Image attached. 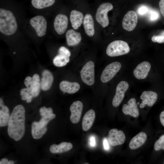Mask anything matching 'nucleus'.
Returning a JSON list of instances; mask_svg holds the SVG:
<instances>
[{
	"label": "nucleus",
	"instance_id": "1",
	"mask_svg": "<svg viewBox=\"0 0 164 164\" xmlns=\"http://www.w3.org/2000/svg\"><path fill=\"white\" fill-rule=\"evenodd\" d=\"M25 112L24 106L21 104L14 108L8 124L9 136L15 141H18L23 136L25 132Z\"/></svg>",
	"mask_w": 164,
	"mask_h": 164
},
{
	"label": "nucleus",
	"instance_id": "2",
	"mask_svg": "<svg viewBox=\"0 0 164 164\" xmlns=\"http://www.w3.org/2000/svg\"><path fill=\"white\" fill-rule=\"evenodd\" d=\"M17 24L13 13L10 11L0 9V31L6 35H12L15 33Z\"/></svg>",
	"mask_w": 164,
	"mask_h": 164
},
{
	"label": "nucleus",
	"instance_id": "3",
	"mask_svg": "<svg viewBox=\"0 0 164 164\" xmlns=\"http://www.w3.org/2000/svg\"><path fill=\"white\" fill-rule=\"evenodd\" d=\"M55 117V114L48 113L42 117L39 122H33L31 126V133L33 138L37 139L41 138L47 131V125L49 122Z\"/></svg>",
	"mask_w": 164,
	"mask_h": 164
},
{
	"label": "nucleus",
	"instance_id": "4",
	"mask_svg": "<svg viewBox=\"0 0 164 164\" xmlns=\"http://www.w3.org/2000/svg\"><path fill=\"white\" fill-rule=\"evenodd\" d=\"M130 51V47L127 42L121 40H116L108 45L106 53L109 56L115 57L127 54Z\"/></svg>",
	"mask_w": 164,
	"mask_h": 164
},
{
	"label": "nucleus",
	"instance_id": "5",
	"mask_svg": "<svg viewBox=\"0 0 164 164\" xmlns=\"http://www.w3.org/2000/svg\"><path fill=\"white\" fill-rule=\"evenodd\" d=\"M113 8L111 3L107 2L101 4L97 9L96 14V19L103 27L105 28L108 26L109 20L107 13Z\"/></svg>",
	"mask_w": 164,
	"mask_h": 164
},
{
	"label": "nucleus",
	"instance_id": "6",
	"mask_svg": "<svg viewBox=\"0 0 164 164\" xmlns=\"http://www.w3.org/2000/svg\"><path fill=\"white\" fill-rule=\"evenodd\" d=\"M82 80L86 84L91 86L95 81L94 64L92 61L87 62L80 71Z\"/></svg>",
	"mask_w": 164,
	"mask_h": 164
},
{
	"label": "nucleus",
	"instance_id": "7",
	"mask_svg": "<svg viewBox=\"0 0 164 164\" xmlns=\"http://www.w3.org/2000/svg\"><path fill=\"white\" fill-rule=\"evenodd\" d=\"M24 84L33 97L39 95L41 85L39 76L38 74H35L32 77H27L25 79Z\"/></svg>",
	"mask_w": 164,
	"mask_h": 164
},
{
	"label": "nucleus",
	"instance_id": "8",
	"mask_svg": "<svg viewBox=\"0 0 164 164\" xmlns=\"http://www.w3.org/2000/svg\"><path fill=\"white\" fill-rule=\"evenodd\" d=\"M121 67V64L119 62H114L108 65L102 72L101 80L104 83L111 80L119 71Z\"/></svg>",
	"mask_w": 164,
	"mask_h": 164
},
{
	"label": "nucleus",
	"instance_id": "9",
	"mask_svg": "<svg viewBox=\"0 0 164 164\" xmlns=\"http://www.w3.org/2000/svg\"><path fill=\"white\" fill-rule=\"evenodd\" d=\"M30 22L31 26L35 29L38 36L42 37L45 35L47 22L43 16L42 15L36 16L30 19Z\"/></svg>",
	"mask_w": 164,
	"mask_h": 164
},
{
	"label": "nucleus",
	"instance_id": "10",
	"mask_svg": "<svg viewBox=\"0 0 164 164\" xmlns=\"http://www.w3.org/2000/svg\"><path fill=\"white\" fill-rule=\"evenodd\" d=\"M138 20L136 12L133 11H128L125 15L122 21L123 28L128 31L133 30L136 27Z\"/></svg>",
	"mask_w": 164,
	"mask_h": 164
},
{
	"label": "nucleus",
	"instance_id": "11",
	"mask_svg": "<svg viewBox=\"0 0 164 164\" xmlns=\"http://www.w3.org/2000/svg\"><path fill=\"white\" fill-rule=\"evenodd\" d=\"M129 87V84L126 81H122L118 84L116 90V94L112 101V105L115 107H118L124 97L125 92Z\"/></svg>",
	"mask_w": 164,
	"mask_h": 164
},
{
	"label": "nucleus",
	"instance_id": "12",
	"mask_svg": "<svg viewBox=\"0 0 164 164\" xmlns=\"http://www.w3.org/2000/svg\"><path fill=\"white\" fill-rule=\"evenodd\" d=\"M125 136L124 132L116 128L110 130L108 134V140L110 144L116 146L123 144L125 140Z\"/></svg>",
	"mask_w": 164,
	"mask_h": 164
},
{
	"label": "nucleus",
	"instance_id": "13",
	"mask_svg": "<svg viewBox=\"0 0 164 164\" xmlns=\"http://www.w3.org/2000/svg\"><path fill=\"white\" fill-rule=\"evenodd\" d=\"M83 108V104L80 101L73 102L71 105L70 108L71 113L70 119L73 123L77 124L79 121Z\"/></svg>",
	"mask_w": 164,
	"mask_h": 164
},
{
	"label": "nucleus",
	"instance_id": "14",
	"mask_svg": "<svg viewBox=\"0 0 164 164\" xmlns=\"http://www.w3.org/2000/svg\"><path fill=\"white\" fill-rule=\"evenodd\" d=\"M68 24V19L66 15L59 14L55 17L54 26L56 32L59 35L64 33L66 31Z\"/></svg>",
	"mask_w": 164,
	"mask_h": 164
},
{
	"label": "nucleus",
	"instance_id": "15",
	"mask_svg": "<svg viewBox=\"0 0 164 164\" xmlns=\"http://www.w3.org/2000/svg\"><path fill=\"white\" fill-rule=\"evenodd\" d=\"M158 98L157 94L152 91H144L142 92L140 98L142 100L140 105L141 108H143L146 105L152 106L155 103Z\"/></svg>",
	"mask_w": 164,
	"mask_h": 164
},
{
	"label": "nucleus",
	"instance_id": "16",
	"mask_svg": "<svg viewBox=\"0 0 164 164\" xmlns=\"http://www.w3.org/2000/svg\"><path fill=\"white\" fill-rule=\"evenodd\" d=\"M151 67L150 63L145 61L138 64L133 71L135 77L138 79H143L147 76Z\"/></svg>",
	"mask_w": 164,
	"mask_h": 164
},
{
	"label": "nucleus",
	"instance_id": "17",
	"mask_svg": "<svg viewBox=\"0 0 164 164\" xmlns=\"http://www.w3.org/2000/svg\"><path fill=\"white\" fill-rule=\"evenodd\" d=\"M122 111L125 115H129L135 118L138 117L139 115V111L135 99L132 98L128 101L127 104H124Z\"/></svg>",
	"mask_w": 164,
	"mask_h": 164
},
{
	"label": "nucleus",
	"instance_id": "18",
	"mask_svg": "<svg viewBox=\"0 0 164 164\" xmlns=\"http://www.w3.org/2000/svg\"><path fill=\"white\" fill-rule=\"evenodd\" d=\"M147 138V135L145 132H140L131 139L129 144V148L132 150L139 148L145 143Z\"/></svg>",
	"mask_w": 164,
	"mask_h": 164
},
{
	"label": "nucleus",
	"instance_id": "19",
	"mask_svg": "<svg viewBox=\"0 0 164 164\" xmlns=\"http://www.w3.org/2000/svg\"><path fill=\"white\" fill-rule=\"evenodd\" d=\"M53 81V77L52 73L48 70H44L42 73L40 81L41 89L44 91L49 90Z\"/></svg>",
	"mask_w": 164,
	"mask_h": 164
},
{
	"label": "nucleus",
	"instance_id": "20",
	"mask_svg": "<svg viewBox=\"0 0 164 164\" xmlns=\"http://www.w3.org/2000/svg\"><path fill=\"white\" fill-rule=\"evenodd\" d=\"M59 87L60 90L64 93L73 94L79 90L80 86L77 82L63 80L60 83Z\"/></svg>",
	"mask_w": 164,
	"mask_h": 164
},
{
	"label": "nucleus",
	"instance_id": "21",
	"mask_svg": "<svg viewBox=\"0 0 164 164\" xmlns=\"http://www.w3.org/2000/svg\"><path fill=\"white\" fill-rule=\"evenodd\" d=\"M66 37L67 44L69 46L77 45L82 39L80 33L73 29H70L67 32Z\"/></svg>",
	"mask_w": 164,
	"mask_h": 164
},
{
	"label": "nucleus",
	"instance_id": "22",
	"mask_svg": "<svg viewBox=\"0 0 164 164\" xmlns=\"http://www.w3.org/2000/svg\"><path fill=\"white\" fill-rule=\"evenodd\" d=\"M95 113L93 109L88 110L84 114L82 122L83 130L84 131L88 130L91 128L95 119Z\"/></svg>",
	"mask_w": 164,
	"mask_h": 164
},
{
	"label": "nucleus",
	"instance_id": "23",
	"mask_svg": "<svg viewBox=\"0 0 164 164\" xmlns=\"http://www.w3.org/2000/svg\"><path fill=\"white\" fill-rule=\"evenodd\" d=\"M83 19L84 15L81 12L76 10H73L71 12L70 20L72 26L74 29H77L80 27Z\"/></svg>",
	"mask_w": 164,
	"mask_h": 164
},
{
	"label": "nucleus",
	"instance_id": "24",
	"mask_svg": "<svg viewBox=\"0 0 164 164\" xmlns=\"http://www.w3.org/2000/svg\"><path fill=\"white\" fill-rule=\"evenodd\" d=\"M83 26L86 34L89 36H93L95 32L94 24L92 16L86 14L84 19Z\"/></svg>",
	"mask_w": 164,
	"mask_h": 164
},
{
	"label": "nucleus",
	"instance_id": "25",
	"mask_svg": "<svg viewBox=\"0 0 164 164\" xmlns=\"http://www.w3.org/2000/svg\"><path fill=\"white\" fill-rule=\"evenodd\" d=\"M73 148V145L70 142H63L58 145L53 144L50 148V152L52 153H60L67 152Z\"/></svg>",
	"mask_w": 164,
	"mask_h": 164
},
{
	"label": "nucleus",
	"instance_id": "26",
	"mask_svg": "<svg viewBox=\"0 0 164 164\" xmlns=\"http://www.w3.org/2000/svg\"><path fill=\"white\" fill-rule=\"evenodd\" d=\"M10 117L8 107L5 105L0 107V126H5L8 125Z\"/></svg>",
	"mask_w": 164,
	"mask_h": 164
},
{
	"label": "nucleus",
	"instance_id": "27",
	"mask_svg": "<svg viewBox=\"0 0 164 164\" xmlns=\"http://www.w3.org/2000/svg\"><path fill=\"white\" fill-rule=\"evenodd\" d=\"M55 0H32L31 3L35 8L41 9L53 5Z\"/></svg>",
	"mask_w": 164,
	"mask_h": 164
},
{
	"label": "nucleus",
	"instance_id": "28",
	"mask_svg": "<svg viewBox=\"0 0 164 164\" xmlns=\"http://www.w3.org/2000/svg\"><path fill=\"white\" fill-rule=\"evenodd\" d=\"M70 61L69 57L58 54L56 56L53 60L54 65L57 67H62L66 65Z\"/></svg>",
	"mask_w": 164,
	"mask_h": 164
},
{
	"label": "nucleus",
	"instance_id": "29",
	"mask_svg": "<svg viewBox=\"0 0 164 164\" xmlns=\"http://www.w3.org/2000/svg\"><path fill=\"white\" fill-rule=\"evenodd\" d=\"M20 94L22 100H26L27 103H30L32 101L33 97L26 88L22 89L21 90Z\"/></svg>",
	"mask_w": 164,
	"mask_h": 164
},
{
	"label": "nucleus",
	"instance_id": "30",
	"mask_svg": "<svg viewBox=\"0 0 164 164\" xmlns=\"http://www.w3.org/2000/svg\"><path fill=\"white\" fill-rule=\"evenodd\" d=\"M154 149L156 151L161 149L164 150V135L156 141L154 145Z\"/></svg>",
	"mask_w": 164,
	"mask_h": 164
},
{
	"label": "nucleus",
	"instance_id": "31",
	"mask_svg": "<svg viewBox=\"0 0 164 164\" xmlns=\"http://www.w3.org/2000/svg\"><path fill=\"white\" fill-rule=\"evenodd\" d=\"M151 39L154 42H157L158 43H164V30L162 31L159 35H153Z\"/></svg>",
	"mask_w": 164,
	"mask_h": 164
},
{
	"label": "nucleus",
	"instance_id": "32",
	"mask_svg": "<svg viewBox=\"0 0 164 164\" xmlns=\"http://www.w3.org/2000/svg\"><path fill=\"white\" fill-rule=\"evenodd\" d=\"M149 18L152 21H155L158 20L159 17V12L155 10H152L149 12Z\"/></svg>",
	"mask_w": 164,
	"mask_h": 164
},
{
	"label": "nucleus",
	"instance_id": "33",
	"mask_svg": "<svg viewBox=\"0 0 164 164\" xmlns=\"http://www.w3.org/2000/svg\"><path fill=\"white\" fill-rule=\"evenodd\" d=\"M59 54L70 57L71 55L70 51L66 47L62 46L60 47L58 50Z\"/></svg>",
	"mask_w": 164,
	"mask_h": 164
},
{
	"label": "nucleus",
	"instance_id": "34",
	"mask_svg": "<svg viewBox=\"0 0 164 164\" xmlns=\"http://www.w3.org/2000/svg\"><path fill=\"white\" fill-rule=\"evenodd\" d=\"M39 112L41 116L42 117L45 115L47 113H53V110L51 108H47L45 107H43L40 109Z\"/></svg>",
	"mask_w": 164,
	"mask_h": 164
},
{
	"label": "nucleus",
	"instance_id": "35",
	"mask_svg": "<svg viewBox=\"0 0 164 164\" xmlns=\"http://www.w3.org/2000/svg\"><path fill=\"white\" fill-rule=\"evenodd\" d=\"M149 9L145 6H142L139 8L138 10V13L140 15H144L145 14L148 12Z\"/></svg>",
	"mask_w": 164,
	"mask_h": 164
},
{
	"label": "nucleus",
	"instance_id": "36",
	"mask_svg": "<svg viewBox=\"0 0 164 164\" xmlns=\"http://www.w3.org/2000/svg\"><path fill=\"white\" fill-rule=\"evenodd\" d=\"M161 12L164 17V0H160L159 3Z\"/></svg>",
	"mask_w": 164,
	"mask_h": 164
},
{
	"label": "nucleus",
	"instance_id": "37",
	"mask_svg": "<svg viewBox=\"0 0 164 164\" xmlns=\"http://www.w3.org/2000/svg\"><path fill=\"white\" fill-rule=\"evenodd\" d=\"M159 118L161 124L164 127V111L160 113Z\"/></svg>",
	"mask_w": 164,
	"mask_h": 164
},
{
	"label": "nucleus",
	"instance_id": "38",
	"mask_svg": "<svg viewBox=\"0 0 164 164\" xmlns=\"http://www.w3.org/2000/svg\"><path fill=\"white\" fill-rule=\"evenodd\" d=\"M103 142L104 149L106 150L108 149L109 148V145L107 140L106 138H104Z\"/></svg>",
	"mask_w": 164,
	"mask_h": 164
},
{
	"label": "nucleus",
	"instance_id": "39",
	"mask_svg": "<svg viewBox=\"0 0 164 164\" xmlns=\"http://www.w3.org/2000/svg\"><path fill=\"white\" fill-rule=\"evenodd\" d=\"M90 144L92 146H94L95 145V139L93 137H91L90 139Z\"/></svg>",
	"mask_w": 164,
	"mask_h": 164
},
{
	"label": "nucleus",
	"instance_id": "40",
	"mask_svg": "<svg viewBox=\"0 0 164 164\" xmlns=\"http://www.w3.org/2000/svg\"><path fill=\"white\" fill-rule=\"evenodd\" d=\"M9 160L6 158H3L0 161V164H8Z\"/></svg>",
	"mask_w": 164,
	"mask_h": 164
},
{
	"label": "nucleus",
	"instance_id": "41",
	"mask_svg": "<svg viewBox=\"0 0 164 164\" xmlns=\"http://www.w3.org/2000/svg\"><path fill=\"white\" fill-rule=\"evenodd\" d=\"M4 105L3 101L1 98H0V107H1Z\"/></svg>",
	"mask_w": 164,
	"mask_h": 164
},
{
	"label": "nucleus",
	"instance_id": "42",
	"mask_svg": "<svg viewBox=\"0 0 164 164\" xmlns=\"http://www.w3.org/2000/svg\"><path fill=\"white\" fill-rule=\"evenodd\" d=\"M14 163V162L12 160H10L9 161L8 164H13Z\"/></svg>",
	"mask_w": 164,
	"mask_h": 164
},
{
	"label": "nucleus",
	"instance_id": "43",
	"mask_svg": "<svg viewBox=\"0 0 164 164\" xmlns=\"http://www.w3.org/2000/svg\"><path fill=\"white\" fill-rule=\"evenodd\" d=\"M163 164H164V162H163Z\"/></svg>",
	"mask_w": 164,
	"mask_h": 164
}]
</instances>
